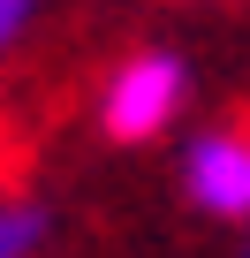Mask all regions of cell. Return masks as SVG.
Returning a JSON list of instances; mask_svg holds the SVG:
<instances>
[{"mask_svg":"<svg viewBox=\"0 0 250 258\" xmlns=\"http://www.w3.org/2000/svg\"><path fill=\"white\" fill-rule=\"evenodd\" d=\"M182 106H190V69H182V53L144 46V53H129V61L106 76V91H99V129H106L114 145H152L159 129H175Z\"/></svg>","mask_w":250,"mask_h":258,"instance_id":"cell-1","label":"cell"},{"mask_svg":"<svg viewBox=\"0 0 250 258\" xmlns=\"http://www.w3.org/2000/svg\"><path fill=\"white\" fill-rule=\"evenodd\" d=\"M182 190H190V205L212 213V220H250V129L220 121V129H205V137H190V152H182Z\"/></svg>","mask_w":250,"mask_h":258,"instance_id":"cell-2","label":"cell"},{"mask_svg":"<svg viewBox=\"0 0 250 258\" xmlns=\"http://www.w3.org/2000/svg\"><path fill=\"white\" fill-rule=\"evenodd\" d=\"M46 243V213L23 198H0V258H31Z\"/></svg>","mask_w":250,"mask_h":258,"instance_id":"cell-3","label":"cell"},{"mask_svg":"<svg viewBox=\"0 0 250 258\" xmlns=\"http://www.w3.org/2000/svg\"><path fill=\"white\" fill-rule=\"evenodd\" d=\"M31 16H38V0H0V53L31 31Z\"/></svg>","mask_w":250,"mask_h":258,"instance_id":"cell-4","label":"cell"}]
</instances>
